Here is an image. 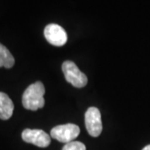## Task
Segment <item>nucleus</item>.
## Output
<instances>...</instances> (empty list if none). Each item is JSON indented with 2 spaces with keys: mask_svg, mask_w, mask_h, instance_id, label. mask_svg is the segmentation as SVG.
<instances>
[{
  "mask_svg": "<svg viewBox=\"0 0 150 150\" xmlns=\"http://www.w3.org/2000/svg\"><path fill=\"white\" fill-rule=\"evenodd\" d=\"M14 109L13 103L6 93L0 92V118L8 120L12 117Z\"/></svg>",
  "mask_w": 150,
  "mask_h": 150,
  "instance_id": "0eeeda50",
  "label": "nucleus"
},
{
  "mask_svg": "<svg viewBox=\"0 0 150 150\" xmlns=\"http://www.w3.org/2000/svg\"><path fill=\"white\" fill-rule=\"evenodd\" d=\"M85 127L88 133L92 137H98L103 130L100 111L95 107L88 108L85 112Z\"/></svg>",
  "mask_w": 150,
  "mask_h": 150,
  "instance_id": "20e7f679",
  "label": "nucleus"
},
{
  "mask_svg": "<svg viewBox=\"0 0 150 150\" xmlns=\"http://www.w3.org/2000/svg\"><path fill=\"white\" fill-rule=\"evenodd\" d=\"M79 127L74 123L58 125L53 128L50 132V135L53 139L64 144L73 142L79 135Z\"/></svg>",
  "mask_w": 150,
  "mask_h": 150,
  "instance_id": "7ed1b4c3",
  "label": "nucleus"
},
{
  "mask_svg": "<svg viewBox=\"0 0 150 150\" xmlns=\"http://www.w3.org/2000/svg\"><path fill=\"white\" fill-rule=\"evenodd\" d=\"M45 88L41 82H36L29 85L23 94V106L28 110L36 111L44 106Z\"/></svg>",
  "mask_w": 150,
  "mask_h": 150,
  "instance_id": "f257e3e1",
  "label": "nucleus"
},
{
  "mask_svg": "<svg viewBox=\"0 0 150 150\" xmlns=\"http://www.w3.org/2000/svg\"><path fill=\"white\" fill-rule=\"evenodd\" d=\"M65 79L75 88H83L88 83V78L72 61H65L62 65Z\"/></svg>",
  "mask_w": 150,
  "mask_h": 150,
  "instance_id": "f03ea898",
  "label": "nucleus"
},
{
  "mask_svg": "<svg viewBox=\"0 0 150 150\" xmlns=\"http://www.w3.org/2000/svg\"><path fill=\"white\" fill-rule=\"evenodd\" d=\"M62 150H86V146L81 142L73 141L71 143L66 144Z\"/></svg>",
  "mask_w": 150,
  "mask_h": 150,
  "instance_id": "1a4fd4ad",
  "label": "nucleus"
},
{
  "mask_svg": "<svg viewBox=\"0 0 150 150\" xmlns=\"http://www.w3.org/2000/svg\"><path fill=\"white\" fill-rule=\"evenodd\" d=\"M14 63V58L9 50L4 45L0 43V68L4 67L6 69H11L13 67Z\"/></svg>",
  "mask_w": 150,
  "mask_h": 150,
  "instance_id": "6e6552de",
  "label": "nucleus"
},
{
  "mask_svg": "<svg viewBox=\"0 0 150 150\" xmlns=\"http://www.w3.org/2000/svg\"><path fill=\"white\" fill-rule=\"evenodd\" d=\"M142 150H150V144L149 145H147L146 147H144V149Z\"/></svg>",
  "mask_w": 150,
  "mask_h": 150,
  "instance_id": "9d476101",
  "label": "nucleus"
},
{
  "mask_svg": "<svg viewBox=\"0 0 150 150\" xmlns=\"http://www.w3.org/2000/svg\"><path fill=\"white\" fill-rule=\"evenodd\" d=\"M44 36L48 43L54 46H64L68 41L64 28L56 23H50L44 28Z\"/></svg>",
  "mask_w": 150,
  "mask_h": 150,
  "instance_id": "39448f33",
  "label": "nucleus"
},
{
  "mask_svg": "<svg viewBox=\"0 0 150 150\" xmlns=\"http://www.w3.org/2000/svg\"><path fill=\"white\" fill-rule=\"evenodd\" d=\"M22 139L26 143L40 148H46L51 143V137L41 129H24L22 133Z\"/></svg>",
  "mask_w": 150,
  "mask_h": 150,
  "instance_id": "423d86ee",
  "label": "nucleus"
}]
</instances>
